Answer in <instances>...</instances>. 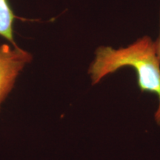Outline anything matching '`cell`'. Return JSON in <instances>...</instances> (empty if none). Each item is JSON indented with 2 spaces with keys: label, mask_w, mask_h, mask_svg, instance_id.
Instances as JSON below:
<instances>
[{
  "label": "cell",
  "mask_w": 160,
  "mask_h": 160,
  "mask_svg": "<svg viewBox=\"0 0 160 160\" xmlns=\"http://www.w3.org/2000/svg\"><path fill=\"white\" fill-rule=\"evenodd\" d=\"M124 67H131L137 75L138 86L142 92L155 93L159 105L154 114L160 125V62L151 37L145 36L125 48L99 46L90 65L88 73L93 85Z\"/></svg>",
  "instance_id": "cell-1"
},
{
  "label": "cell",
  "mask_w": 160,
  "mask_h": 160,
  "mask_svg": "<svg viewBox=\"0 0 160 160\" xmlns=\"http://www.w3.org/2000/svg\"><path fill=\"white\" fill-rule=\"evenodd\" d=\"M31 60V53L17 45H0V106L12 91L20 73Z\"/></svg>",
  "instance_id": "cell-2"
},
{
  "label": "cell",
  "mask_w": 160,
  "mask_h": 160,
  "mask_svg": "<svg viewBox=\"0 0 160 160\" xmlns=\"http://www.w3.org/2000/svg\"><path fill=\"white\" fill-rule=\"evenodd\" d=\"M16 16L8 0H0V36L12 45H17L13 37V22Z\"/></svg>",
  "instance_id": "cell-3"
},
{
  "label": "cell",
  "mask_w": 160,
  "mask_h": 160,
  "mask_svg": "<svg viewBox=\"0 0 160 160\" xmlns=\"http://www.w3.org/2000/svg\"><path fill=\"white\" fill-rule=\"evenodd\" d=\"M153 44H154L156 53H157V58L160 62V10H159V33L157 40H156L155 42H153Z\"/></svg>",
  "instance_id": "cell-4"
}]
</instances>
